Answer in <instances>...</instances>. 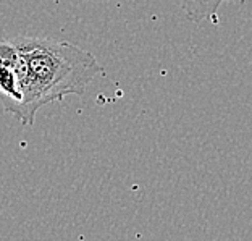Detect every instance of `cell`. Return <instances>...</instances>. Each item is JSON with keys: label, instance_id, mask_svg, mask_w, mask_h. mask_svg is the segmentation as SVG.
I'll use <instances>...</instances> for the list:
<instances>
[{"label": "cell", "instance_id": "3", "mask_svg": "<svg viewBox=\"0 0 252 241\" xmlns=\"http://www.w3.org/2000/svg\"><path fill=\"white\" fill-rule=\"evenodd\" d=\"M225 2L231 0H181V5L186 16L194 23H219V8Z\"/></svg>", "mask_w": 252, "mask_h": 241}, {"label": "cell", "instance_id": "2", "mask_svg": "<svg viewBox=\"0 0 252 241\" xmlns=\"http://www.w3.org/2000/svg\"><path fill=\"white\" fill-rule=\"evenodd\" d=\"M0 105L18 122L25 107L21 55L13 39L0 41Z\"/></svg>", "mask_w": 252, "mask_h": 241}, {"label": "cell", "instance_id": "1", "mask_svg": "<svg viewBox=\"0 0 252 241\" xmlns=\"http://www.w3.org/2000/svg\"><path fill=\"white\" fill-rule=\"evenodd\" d=\"M13 41L21 55L23 125H32L44 105L66 96H83L93 79L104 71L93 54L71 42L28 36H18Z\"/></svg>", "mask_w": 252, "mask_h": 241}]
</instances>
